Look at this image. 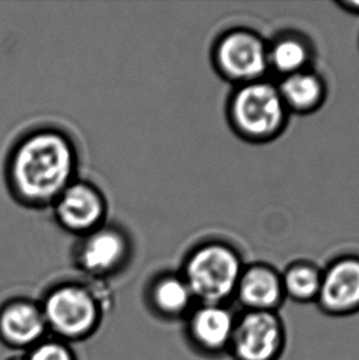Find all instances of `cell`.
<instances>
[{"instance_id": "52a82bcc", "label": "cell", "mask_w": 359, "mask_h": 360, "mask_svg": "<svg viewBox=\"0 0 359 360\" xmlns=\"http://www.w3.org/2000/svg\"><path fill=\"white\" fill-rule=\"evenodd\" d=\"M316 304L331 316L359 312V257L344 256L326 268Z\"/></svg>"}, {"instance_id": "ac0fdd59", "label": "cell", "mask_w": 359, "mask_h": 360, "mask_svg": "<svg viewBox=\"0 0 359 360\" xmlns=\"http://www.w3.org/2000/svg\"><path fill=\"white\" fill-rule=\"evenodd\" d=\"M342 9H345L352 14L359 15V1H353V0H346V1H339Z\"/></svg>"}, {"instance_id": "9c48e42d", "label": "cell", "mask_w": 359, "mask_h": 360, "mask_svg": "<svg viewBox=\"0 0 359 360\" xmlns=\"http://www.w3.org/2000/svg\"><path fill=\"white\" fill-rule=\"evenodd\" d=\"M234 297L245 311L277 312L286 299L281 274L265 263L244 267Z\"/></svg>"}, {"instance_id": "7c38bea8", "label": "cell", "mask_w": 359, "mask_h": 360, "mask_svg": "<svg viewBox=\"0 0 359 360\" xmlns=\"http://www.w3.org/2000/svg\"><path fill=\"white\" fill-rule=\"evenodd\" d=\"M277 88L286 110L301 115L314 112L325 100L324 80L309 69L284 77Z\"/></svg>"}, {"instance_id": "5bb4252c", "label": "cell", "mask_w": 359, "mask_h": 360, "mask_svg": "<svg viewBox=\"0 0 359 360\" xmlns=\"http://www.w3.org/2000/svg\"><path fill=\"white\" fill-rule=\"evenodd\" d=\"M310 60L309 44L296 34H283L268 46V67L283 78L309 69Z\"/></svg>"}, {"instance_id": "7a4b0ae2", "label": "cell", "mask_w": 359, "mask_h": 360, "mask_svg": "<svg viewBox=\"0 0 359 360\" xmlns=\"http://www.w3.org/2000/svg\"><path fill=\"white\" fill-rule=\"evenodd\" d=\"M243 269L233 248L223 243H204L187 258L184 279L202 304H225L235 295Z\"/></svg>"}, {"instance_id": "6da1fadb", "label": "cell", "mask_w": 359, "mask_h": 360, "mask_svg": "<svg viewBox=\"0 0 359 360\" xmlns=\"http://www.w3.org/2000/svg\"><path fill=\"white\" fill-rule=\"evenodd\" d=\"M78 171V150L58 128L44 127L16 141L8 160V180L15 197L29 207L53 205Z\"/></svg>"}, {"instance_id": "8992f818", "label": "cell", "mask_w": 359, "mask_h": 360, "mask_svg": "<svg viewBox=\"0 0 359 360\" xmlns=\"http://www.w3.org/2000/svg\"><path fill=\"white\" fill-rule=\"evenodd\" d=\"M52 205L59 225L72 234L84 236L105 225L106 200L87 181H74Z\"/></svg>"}, {"instance_id": "e0dca14e", "label": "cell", "mask_w": 359, "mask_h": 360, "mask_svg": "<svg viewBox=\"0 0 359 360\" xmlns=\"http://www.w3.org/2000/svg\"><path fill=\"white\" fill-rule=\"evenodd\" d=\"M30 360H72V356L64 347L56 343H47L37 347Z\"/></svg>"}, {"instance_id": "8fae6325", "label": "cell", "mask_w": 359, "mask_h": 360, "mask_svg": "<svg viewBox=\"0 0 359 360\" xmlns=\"http://www.w3.org/2000/svg\"><path fill=\"white\" fill-rule=\"evenodd\" d=\"M237 316L225 304H202L191 319L194 342L209 353L229 352Z\"/></svg>"}, {"instance_id": "2e32d148", "label": "cell", "mask_w": 359, "mask_h": 360, "mask_svg": "<svg viewBox=\"0 0 359 360\" xmlns=\"http://www.w3.org/2000/svg\"><path fill=\"white\" fill-rule=\"evenodd\" d=\"M154 299L161 310L168 314H179L187 309L194 295L184 278L169 276L156 284Z\"/></svg>"}, {"instance_id": "9a60e30c", "label": "cell", "mask_w": 359, "mask_h": 360, "mask_svg": "<svg viewBox=\"0 0 359 360\" xmlns=\"http://www.w3.org/2000/svg\"><path fill=\"white\" fill-rule=\"evenodd\" d=\"M281 277L286 297L296 302H316L320 292L322 272L313 263H293Z\"/></svg>"}, {"instance_id": "5b68a950", "label": "cell", "mask_w": 359, "mask_h": 360, "mask_svg": "<svg viewBox=\"0 0 359 360\" xmlns=\"http://www.w3.org/2000/svg\"><path fill=\"white\" fill-rule=\"evenodd\" d=\"M286 328L277 312L244 311L237 316L229 353L235 360H278Z\"/></svg>"}, {"instance_id": "ba28073f", "label": "cell", "mask_w": 359, "mask_h": 360, "mask_svg": "<svg viewBox=\"0 0 359 360\" xmlns=\"http://www.w3.org/2000/svg\"><path fill=\"white\" fill-rule=\"evenodd\" d=\"M44 315L56 331L64 336L78 337L95 323L96 307L85 289L67 285L49 295Z\"/></svg>"}, {"instance_id": "4fadbf2b", "label": "cell", "mask_w": 359, "mask_h": 360, "mask_svg": "<svg viewBox=\"0 0 359 360\" xmlns=\"http://www.w3.org/2000/svg\"><path fill=\"white\" fill-rule=\"evenodd\" d=\"M1 331L11 343L25 346L39 340L44 330V317L36 307L19 302L5 310Z\"/></svg>"}, {"instance_id": "30bf717a", "label": "cell", "mask_w": 359, "mask_h": 360, "mask_svg": "<svg viewBox=\"0 0 359 360\" xmlns=\"http://www.w3.org/2000/svg\"><path fill=\"white\" fill-rule=\"evenodd\" d=\"M130 251L127 235L116 226L102 225L82 236L78 248L80 266L94 274H103L116 269L126 261Z\"/></svg>"}, {"instance_id": "3957f363", "label": "cell", "mask_w": 359, "mask_h": 360, "mask_svg": "<svg viewBox=\"0 0 359 360\" xmlns=\"http://www.w3.org/2000/svg\"><path fill=\"white\" fill-rule=\"evenodd\" d=\"M229 120L239 136L267 141L281 134L286 110L278 88L266 80L240 85L229 103Z\"/></svg>"}, {"instance_id": "277c9868", "label": "cell", "mask_w": 359, "mask_h": 360, "mask_svg": "<svg viewBox=\"0 0 359 360\" xmlns=\"http://www.w3.org/2000/svg\"><path fill=\"white\" fill-rule=\"evenodd\" d=\"M214 64L227 80L239 85L263 80L268 69V46L250 30H232L217 41Z\"/></svg>"}]
</instances>
